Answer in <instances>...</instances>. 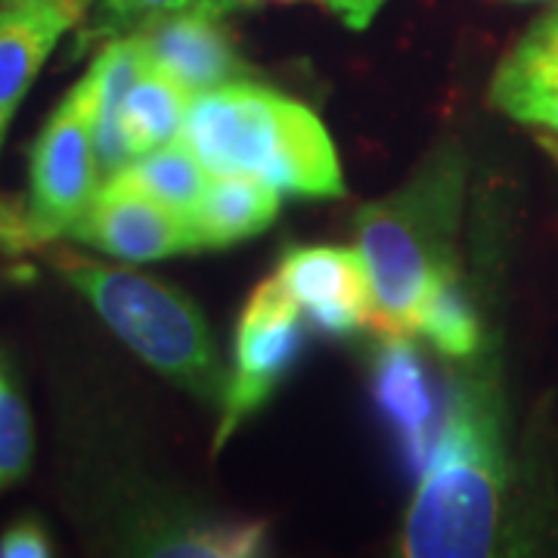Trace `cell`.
I'll return each instance as SVG.
<instances>
[{
  "label": "cell",
  "instance_id": "1",
  "mask_svg": "<svg viewBox=\"0 0 558 558\" xmlns=\"http://www.w3.org/2000/svg\"><path fill=\"white\" fill-rule=\"evenodd\" d=\"M509 497V457L494 376L457 381L438 444L407 509L400 556L481 558L497 553Z\"/></svg>",
  "mask_w": 558,
  "mask_h": 558
},
{
  "label": "cell",
  "instance_id": "2",
  "mask_svg": "<svg viewBox=\"0 0 558 558\" xmlns=\"http://www.w3.org/2000/svg\"><path fill=\"white\" fill-rule=\"evenodd\" d=\"M180 140L208 174H248L307 199L344 196L326 124L304 102L264 84L230 81L193 97Z\"/></svg>",
  "mask_w": 558,
  "mask_h": 558
},
{
  "label": "cell",
  "instance_id": "3",
  "mask_svg": "<svg viewBox=\"0 0 558 558\" xmlns=\"http://www.w3.org/2000/svg\"><path fill=\"white\" fill-rule=\"evenodd\" d=\"M465 190L457 153H438L388 199L357 211V252L373 286V329L416 336L418 307L453 270V236Z\"/></svg>",
  "mask_w": 558,
  "mask_h": 558
},
{
  "label": "cell",
  "instance_id": "4",
  "mask_svg": "<svg viewBox=\"0 0 558 558\" xmlns=\"http://www.w3.org/2000/svg\"><path fill=\"white\" fill-rule=\"evenodd\" d=\"M60 274L137 357L202 400H223L227 376L211 329L183 292L137 270L60 255Z\"/></svg>",
  "mask_w": 558,
  "mask_h": 558
},
{
  "label": "cell",
  "instance_id": "5",
  "mask_svg": "<svg viewBox=\"0 0 558 558\" xmlns=\"http://www.w3.org/2000/svg\"><path fill=\"white\" fill-rule=\"evenodd\" d=\"M32 190L22 218L25 242L69 236L100 193V161L94 146L90 87L81 78L32 146Z\"/></svg>",
  "mask_w": 558,
  "mask_h": 558
},
{
  "label": "cell",
  "instance_id": "6",
  "mask_svg": "<svg viewBox=\"0 0 558 558\" xmlns=\"http://www.w3.org/2000/svg\"><path fill=\"white\" fill-rule=\"evenodd\" d=\"M301 351V311L279 277L260 282L242 311L233 348V369L220 400L215 447H223L236 425L274 395L279 379L292 369Z\"/></svg>",
  "mask_w": 558,
  "mask_h": 558
},
{
  "label": "cell",
  "instance_id": "7",
  "mask_svg": "<svg viewBox=\"0 0 558 558\" xmlns=\"http://www.w3.org/2000/svg\"><path fill=\"white\" fill-rule=\"evenodd\" d=\"M282 289L329 336H351L373 326V286L357 248L299 245L277 270Z\"/></svg>",
  "mask_w": 558,
  "mask_h": 558
},
{
  "label": "cell",
  "instance_id": "8",
  "mask_svg": "<svg viewBox=\"0 0 558 558\" xmlns=\"http://www.w3.org/2000/svg\"><path fill=\"white\" fill-rule=\"evenodd\" d=\"M69 236L84 245H94L106 255L137 260V264L171 258L180 252H196L190 220L112 180L102 183L97 199L90 202L84 218L69 230Z\"/></svg>",
  "mask_w": 558,
  "mask_h": 558
},
{
  "label": "cell",
  "instance_id": "9",
  "mask_svg": "<svg viewBox=\"0 0 558 558\" xmlns=\"http://www.w3.org/2000/svg\"><path fill=\"white\" fill-rule=\"evenodd\" d=\"M220 20L223 16L193 10L149 22L131 35H137L146 65L178 81L190 97H199L205 90H215L230 81H245L248 75V65L240 60Z\"/></svg>",
  "mask_w": 558,
  "mask_h": 558
},
{
  "label": "cell",
  "instance_id": "10",
  "mask_svg": "<svg viewBox=\"0 0 558 558\" xmlns=\"http://www.w3.org/2000/svg\"><path fill=\"white\" fill-rule=\"evenodd\" d=\"M90 0H3L0 3V140L44 62L69 28L87 20Z\"/></svg>",
  "mask_w": 558,
  "mask_h": 558
},
{
  "label": "cell",
  "instance_id": "11",
  "mask_svg": "<svg viewBox=\"0 0 558 558\" xmlns=\"http://www.w3.org/2000/svg\"><path fill=\"white\" fill-rule=\"evenodd\" d=\"M373 391L381 413L398 432L413 469H425L440 435L435 391L410 336H381L373 363Z\"/></svg>",
  "mask_w": 558,
  "mask_h": 558
},
{
  "label": "cell",
  "instance_id": "12",
  "mask_svg": "<svg viewBox=\"0 0 558 558\" xmlns=\"http://www.w3.org/2000/svg\"><path fill=\"white\" fill-rule=\"evenodd\" d=\"M490 106L521 124L558 134V7L534 22L499 62Z\"/></svg>",
  "mask_w": 558,
  "mask_h": 558
},
{
  "label": "cell",
  "instance_id": "13",
  "mask_svg": "<svg viewBox=\"0 0 558 558\" xmlns=\"http://www.w3.org/2000/svg\"><path fill=\"white\" fill-rule=\"evenodd\" d=\"M279 211V190L248 174H215L190 215L196 248H227L264 233Z\"/></svg>",
  "mask_w": 558,
  "mask_h": 558
},
{
  "label": "cell",
  "instance_id": "14",
  "mask_svg": "<svg viewBox=\"0 0 558 558\" xmlns=\"http://www.w3.org/2000/svg\"><path fill=\"white\" fill-rule=\"evenodd\" d=\"M140 69H143V50H140L137 35H116L106 40V47L84 75L90 87L94 146H97L102 183L116 178L121 168L134 159L121 137V106L128 100V90L134 87Z\"/></svg>",
  "mask_w": 558,
  "mask_h": 558
},
{
  "label": "cell",
  "instance_id": "15",
  "mask_svg": "<svg viewBox=\"0 0 558 558\" xmlns=\"http://www.w3.org/2000/svg\"><path fill=\"white\" fill-rule=\"evenodd\" d=\"M109 180L121 183V186H131V190L143 193L146 199L159 202L168 211L190 220L193 208L205 196L208 171L196 159V153L178 137L159 146V149L134 156L116 178Z\"/></svg>",
  "mask_w": 558,
  "mask_h": 558
},
{
  "label": "cell",
  "instance_id": "16",
  "mask_svg": "<svg viewBox=\"0 0 558 558\" xmlns=\"http://www.w3.org/2000/svg\"><path fill=\"white\" fill-rule=\"evenodd\" d=\"M190 100L193 97L178 81L143 62L137 81L121 106V137L128 143L131 156H143L149 149H159L165 143L178 140L183 134Z\"/></svg>",
  "mask_w": 558,
  "mask_h": 558
},
{
  "label": "cell",
  "instance_id": "17",
  "mask_svg": "<svg viewBox=\"0 0 558 558\" xmlns=\"http://www.w3.org/2000/svg\"><path fill=\"white\" fill-rule=\"evenodd\" d=\"M416 332L450 357H469L481 344V326L465 292L459 289L457 274L440 277L418 307Z\"/></svg>",
  "mask_w": 558,
  "mask_h": 558
},
{
  "label": "cell",
  "instance_id": "18",
  "mask_svg": "<svg viewBox=\"0 0 558 558\" xmlns=\"http://www.w3.org/2000/svg\"><path fill=\"white\" fill-rule=\"evenodd\" d=\"M193 10L227 16V13H233V0H100L94 35H100V38L131 35V32L146 28L149 22L178 16V13H193Z\"/></svg>",
  "mask_w": 558,
  "mask_h": 558
},
{
  "label": "cell",
  "instance_id": "19",
  "mask_svg": "<svg viewBox=\"0 0 558 558\" xmlns=\"http://www.w3.org/2000/svg\"><path fill=\"white\" fill-rule=\"evenodd\" d=\"M267 546V524L264 521H220L205 524L190 534L174 539L165 556H211V558H242L258 556Z\"/></svg>",
  "mask_w": 558,
  "mask_h": 558
},
{
  "label": "cell",
  "instance_id": "20",
  "mask_svg": "<svg viewBox=\"0 0 558 558\" xmlns=\"http://www.w3.org/2000/svg\"><path fill=\"white\" fill-rule=\"evenodd\" d=\"M32 418L22 398L0 381V490L13 487L32 465Z\"/></svg>",
  "mask_w": 558,
  "mask_h": 558
},
{
  "label": "cell",
  "instance_id": "21",
  "mask_svg": "<svg viewBox=\"0 0 558 558\" xmlns=\"http://www.w3.org/2000/svg\"><path fill=\"white\" fill-rule=\"evenodd\" d=\"M53 553L47 531L38 521H16L0 537V556L3 558H47Z\"/></svg>",
  "mask_w": 558,
  "mask_h": 558
},
{
  "label": "cell",
  "instance_id": "22",
  "mask_svg": "<svg viewBox=\"0 0 558 558\" xmlns=\"http://www.w3.org/2000/svg\"><path fill=\"white\" fill-rule=\"evenodd\" d=\"M381 7H385V0H329L326 10H332L348 28L363 32V28H369L373 20L379 16Z\"/></svg>",
  "mask_w": 558,
  "mask_h": 558
},
{
  "label": "cell",
  "instance_id": "23",
  "mask_svg": "<svg viewBox=\"0 0 558 558\" xmlns=\"http://www.w3.org/2000/svg\"><path fill=\"white\" fill-rule=\"evenodd\" d=\"M260 3H323V7H329V0H233V10L260 7Z\"/></svg>",
  "mask_w": 558,
  "mask_h": 558
},
{
  "label": "cell",
  "instance_id": "24",
  "mask_svg": "<svg viewBox=\"0 0 558 558\" xmlns=\"http://www.w3.org/2000/svg\"><path fill=\"white\" fill-rule=\"evenodd\" d=\"M512 3H546V0H512Z\"/></svg>",
  "mask_w": 558,
  "mask_h": 558
},
{
  "label": "cell",
  "instance_id": "25",
  "mask_svg": "<svg viewBox=\"0 0 558 558\" xmlns=\"http://www.w3.org/2000/svg\"><path fill=\"white\" fill-rule=\"evenodd\" d=\"M0 381H3V376H0Z\"/></svg>",
  "mask_w": 558,
  "mask_h": 558
},
{
  "label": "cell",
  "instance_id": "26",
  "mask_svg": "<svg viewBox=\"0 0 558 558\" xmlns=\"http://www.w3.org/2000/svg\"><path fill=\"white\" fill-rule=\"evenodd\" d=\"M0 3H3V0H0Z\"/></svg>",
  "mask_w": 558,
  "mask_h": 558
}]
</instances>
